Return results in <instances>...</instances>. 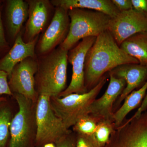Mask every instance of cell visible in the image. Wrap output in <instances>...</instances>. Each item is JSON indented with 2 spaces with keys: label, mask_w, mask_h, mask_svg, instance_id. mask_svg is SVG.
Listing matches in <instances>:
<instances>
[{
  "label": "cell",
  "mask_w": 147,
  "mask_h": 147,
  "mask_svg": "<svg viewBox=\"0 0 147 147\" xmlns=\"http://www.w3.org/2000/svg\"><path fill=\"white\" fill-rule=\"evenodd\" d=\"M147 110V91L146 94L145 96L144 100L139 106L137 112L134 114V115L131 117L130 118L133 119L134 118L138 117L141 115L142 113H144Z\"/></svg>",
  "instance_id": "f1b7e54d"
},
{
  "label": "cell",
  "mask_w": 147,
  "mask_h": 147,
  "mask_svg": "<svg viewBox=\"0 0 147 147\" xmlns=\"http://www.w3.org/2000/svg\"><path fill=\"white\" fill-rule=\"evenodd\" d=\"M77 134L71 131L70 133L61 139L55 145L56 147H76Z\"/></svg>",
  "instance_id": "cb8c5ba5"
},
{
  "label": "cell",
  "mask_w": 147,
  "mask_h": 147,
  "mask_svg": "<svg viewBox=\"0 0 147 147\" xmlns=\"http://www.w3.org/2000/svg\"><path fill=\"white\" fill-rule=\"evenodd\" d=\"M110 82L101 97L96 99L91 106L90 114L99 121L113 120L114 104L126 86L125 80L109 74Z\"/></svg>",
  "instance_id": "7c38bea8"
},
{
  "label": "cell",
  "mask_w": 147,
  "mask_h": 147,
  "mask_svg": "<svg viewBox=\"0 0 147 147\" xmlns=\"http://www.w3.org/2000/svg\"><path fill=\"white\" fill-rule=\"evenodd\" d=\"M43 147H56V145L53 143H48L44 145Z\"/></svg>",
  "instance_id": "f546056e"
},
{
  "label": "cell",
  "mask_w": 147,
  "mask_h": 147,
  "mask_svg": "<svg viewBox=\"0 0 147 147\" xmlns=\"http://www.w3.org/2000/svg\"><path fill=\"white\" fill-rule=\"evenodd\" d=\"M28 9L27 1H7L6 20L9 34L11 38H16L19 34L23 24L28 18Z\"/></svg>",
  "instance_id": "2e32d148"
},
{
  "label": "cell",
  "mask_w": 147,
  "mask_h": 147,
  "mask_svg": "<svg viewBox=\"0 0 147 147\" xmlns=\"http://www.w3.org/2000/svg\"><path fill=\"white\" fill-rule=\"evenodd\" d=\"M37 69L36 58H27L15 66L9 76V86L13 94H21L37 102L39 95L36 90L35 76Z\"/></svg>",
  "instance_id": "9c48e42d"
},
{
  "label": "cell",
  "mask_w": 147,
  "mask_h": 147,
  "mask_svg": "<svg viewBox=\"0 0 147 147\" xmlns=\"http://www.w3.org/2000/svg\"><path fill=\"white\" fill-rule=\"evenodd\" d=\"M6 100L0 102V147H6L9 136L11 120L14 117Z\"/></svg>",
  "instance_id": "ffe728a7"
},
{
  "label": "cell",
  "mask_w": 147,
  "mask_h": 147,
  "mask_svg": "<svg viewBox=\"0 0 147 147\" xmlns=\"http://www.w3.org/2000/svg\"><path fill=\"white\" fill-rule=\"evenodd\" d=\"M8 77V74L0 69V96L5 94L13 96L9 86Z\"/></svg>",
  "instance_id": "d4e9b609"
},
{
  "label": "cell",
  "mask_w": 147,
  "mask_h": 147,
  "mask_svg": "<svg viewBox=\"0 0 147 147\" xmlns=\"http://www.w3.org/2000/svg\"><path fill=\"white\" fill-rule=\"evenodd\" d=\"M6 99L4 98L3 97H0V102L1 101H3V100H5Z\"/></svg>",
  "instance_id": "4dcf8cb0"
},
{
  "label": "cell",
  "mask_w": 147,
  "mask_h": 147,
  "mask_svg": "<svg viewBox=\"0 0 147 147\" xmlns=\"http://www.w3.org/2000/svg\"><path fill=\"white\" fill-rule=\"evenodd\" d=\"M120 47L140 64L147 65V32L138 33L127 38Z\"/></svg>",
  "instance_id": "ac0fdd59"
},
{
  "label": "cell",
  "mask_w": 147,
  "mask_h": 147,
  "mask_svg": "<svg viewBox=\"0 0 147 147\" xmlns=\"http://www.w3.org/2000/svg\"><path fill=\"white\" fill-rule=\"evenodd\" d=\"M147 91V81L137 90L130 93L125 98L123 104L114 113L113 119L116 128L120 126L126 116L135 108L139 107Z\"/></svg>",
  "instance_id": "d6986e66"
},
{
  "label": "cell",
  "mask_w": 147,
  "mask_h": 147,
  "mask_svg": "<svg viewBox=\"0 0 147 147\" xmlns=\"http://www.w3.org/2000/svg\"><path fill=\"white\" fill-rule=\"evenodd\" d=\"M109 74L125 80L126 86L114 104L113 111L119 108L122 101L130 93L142 87L147 81V65L139 63H129L117 67Z\"/></svg>",
  "instance_id": "4fadbf2b"
},
{
  "label": "cell",
  "mask_w": 147,
  "mask_h": 147,
  "mask_svg": "<svg viewBox=\"0 0 147 147\" xmlns=\"http://www.w3.org/2000/svg\"><path fill=\"white\" fill-rule=\"evenodd\" d=\"M139 63L121 49L108 30L99 34L85 59V84L88 91L94 88L102 77L119 66Z\"/></svg>",
  "instance_id": "6da1fadb"
},
{
  "label": "cell",
  "mask_w": 147,
  "mask_h": 147,
  "mask_svg": "<svg viewBox=\"0 0 147 147\" xmlns=\"http://www.w3.org/2000/svg\"><path fill=\"white\" fill-rule=\"evenodd\" d=\"M8 46L5 39V35L1 18V9L0 6V50L4 49Z\"/></svg>",
  "instance_id": "83f0119b"
},
{
  "label": "cell",
  "mask_w": 147,
  "mask_h": 147,
  "mask_svg": "<svg viewBox=\"0 0 147 147\" xmlns=\"http://www.w3.org/2000/svg\"><path fill=\"white\" fill-rule=\"evenodd\" d=\"M50 97L39 96L36 103L37 134L36 147L48 143L55 144L71 132L55 115L51 107Z\"/></svg>",
  "instance_id": "8992f818"
},
{
  "label": "cell",
  "mask_w": 147,
  "mask_h": 147,
  "mask_svg": "<svg viewBox=\"0 0 147 147\" xmlns=\"http://www.w3.org/2000/svg\"><path fill=\"white\" fill-rule=\"evenodd\" d=\"M96 37L85 38L69 50L67 60L72 65V74L70 84L58 97L71 94H84L88 92L85 84V59L88 51L95 41Z\"/></svg>",
  "instance_id": "ba28073f"
},
{
  "label": "cell",
  "mask_w": 147,
  "mask_h": 147,
  "mask_svg": "<svg viewBox=\"0 0 147 147\" xmlns=\"http://www.w3.org/2000/svg\"><path fill=\"white\" fill-rule=\"evenodd\" d=\"M68 52L59 46L37 60L35 80L39 96H58L66 88Z\"/></svg>",
  "instance_id": "7a4b0ae2"
},
{
  "label": "cell",
  "mask_w": 147,
  "mask_h": 147,
  "mask_svg": "<svg viewBox=\"0 0 147 147\" xmlns=\"http://www.w3.org/2000/svg\"><path fill=\"white\" fill-rule=\"evenodd\" d=\"M133 8L147 15V0H131Z\"/></svg>",
  "instance_id": "4316f807"
},
{
  "label": "cell",
  "mask_w": 147,
  "mask_h": 147,
  "mask_svg": "<svg viewBox=\"0 0 147 147\" xmlns=\"http://www.w3.org/2000/svg\"><path fill=\"white\" fill-rule=\"evenodd\" d=\"M28 4V16L24 39L26 42L33 40L45 28L50 19L52 7L47 0L27 1Z\"/></svg>",
  "instance_id": "5bb4252c"
},
{
  "label": "cell",
  "mask_w": 147,
  "mask_h": 147,
  "mask_svg": "<svg viewBox=\"0 0 147 147\" xmlns=\"http://www.w3.org/2000/svg\"><path fill=\"white\" fill-rule=\"evenodd\" d=\"M99 121L97 119L89 114L77 122L72 127V131L78 134L93 135Z\"/></svg>",
  "instance_id": "7402d4cb"
},
{
  "label": "cell",
  "mask_w": 147,
  "mask_h": 147,
  "mask_svg": "<svg viewBox=\"0 0 147 147\" xmlns=\"http://www.w3.org/2000/svg\"><path fill=\"white\" fill-rule=\"evenodd\" d=\"M13 97L18 110L11 123L9 147H36L37 102L17 94Z\"/></svg>",
  "instance_id": "5b68a950"
},
{
  "label": "cell",
  "mask_w": 147,
  "mask_h": 147,
  "mask_svg": "<svg viewBox=\"0 0 147 147\" xmlns=\"http://www.w3.org/2000/svg\"><path fill=\"white\" fill-rule=\"evenodd\" d=\"M70 18L68 10L56 7L51 22L38 44L39 54L42 56L46 55L60 45L68 34Z\"/></svg>",
  "instance_id": "8fae6325"
},
{
  "label": "cell",
  "mask_w": 147,
  "mask_h": 147,
  "mask_svg": "<svg viewBox=\"0 0 147 147\" xmlns=\"http://www.w3.org/2000/svg\"><path fill=\"white\" fill-rule=\"evenodd\" d=\"M38 39V37L32 41L26 42L21 35L18 34L11 49L0 60V69L5 71L9 76L17 64L27 58H36L35 47Z\"/></svg>",
  "instance_id": "9a60e30c"
},
{
  "label": "cell",
  "mask_w": 147,
  "mask_h": 147,
  "mask_svg": "<svg viewBox=\"0 0 147 147\" xmlns=\"http://www.w3.org/2000/svg\"><path fill=\"white\" fill-rule=\"evenodd\" d=\"M103 147H147V110L116 128Z\"/></svg>",
  "instance_id": "52a82bcc"
},
{
  "label": "cell",
  "mask_w": 147,
  "mask_h": 147,
  "mask_svg": "<svg viewBox=\"0 0 147 147\" xmlns=\"http://www.w3.org/2000/svg\"><path fill=\"white\" fill-rule=\"evenodd\" d=\"M77 134L76 147H99L93 135Z\"/></svg>",
  "instance_id": "603a6c76"
},
{
  "label": "cell",
  "mask_w": 147,
  "mask_h": 147,
  "mask_svg": "<svg viewBox=\"0 0 147 147\" xmlns=\"http://www.w3.org/2000/svg\"><path fill=\"white\" fill-rule=\"evenodd\" d=\"M107 30L120 46L124 40L131 36L147 32V15L134 8L120 11L110 18Z\"/></svg>",
  "instance_id": "30bf717a"
},
{
  "label": "cell",
  "mask_w": 147,
  "mask_h": 147,
  "mask_svg": "<svg viewBox=\"0 0 147 147\" xmlns=\"http://www.w3.org/2000/svg\"><path fill=\"white\" fill-rule=\"evenodd\" d=\"M107 79L108 76L105 74L97 85L85 93L71 94L63 97H50L53 111L67 128L69 129L79 120L90 114L92 103L96 99Z\"/></svg>",
  "instance_id": "277c9868"
},
{
  "label": "cell",
  "mask_w": 147,
  "mask_h": 147,
  "mask_svg": "<svg viewBox=\"0 0 147 147\" xmlns=\"http://www.w3.org/2000/svg\"><path fill=\"white\" fill-rule=\"evenodd\" d=\"M115 129L113 120H103L98 123L93 135L99 147H103L107 144Z\"/></svg>",
  "instance_id": "44dd1931"
},
{
  "label": "cell",
  "mask_w": 147,
  "mask_h": 147,
  "mask_svg": "<svg viewBox=\"0 0 147 147\" xmlns=\"http://www.w3.org/2000/svg\"><path fill=\"white\" fill-rule=\"evenodd\" d=\"M120 11H126L133 8L131 0H112Z\"/></svg>",
  "instance_id": "484cf974"
},
{
  "label": "cell",
  "mask_w": 147,
  "mask_h": 147,
  "mask_svg": "<svg viewBox=\"0 0 147 147\" xmlns=\"http://www.w3.org/2000/svg\"><path fill=\"white\" fill-rule=\"evenodd\" d=\"M50 2L53 6L62 7L67 10L80 8L97 11L111 18L120 12L112 0H53Z\"/></svg>",
  "instance_id": "e0dca14e"
},
{
  "label": "cell",
  "mask_w": 147,
  "mask_h": 147,
  "mask_svg": "<svg viewBox=\"0 0 147 147\" xmlns=\"http://www.w3.org/2000/svg\"><path fill=\"white\" fill-rule=\"evenodd\" d=\"M70 26L68 34L59 45L69 51L80 40L90 36L97 37L107 30L111 17L105 13L84 9L74 8L68 10Z\"/></svg>",
  "instance_id": "3957f363"
}]
</instances>
